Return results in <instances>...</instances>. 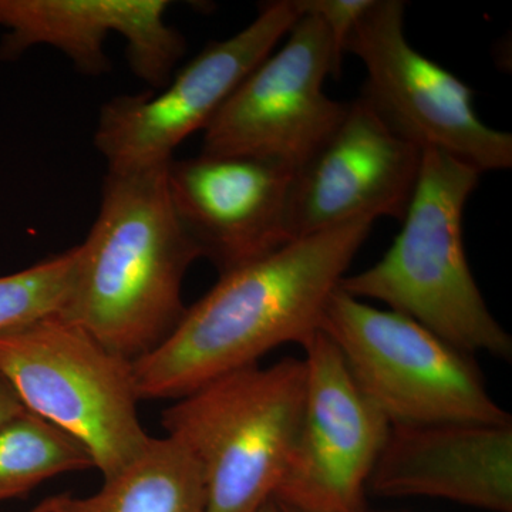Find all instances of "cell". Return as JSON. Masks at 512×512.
<instances>
[{"label":"cell","mask_w":512,"mask_h":512,"mask_svg":"<svg viewBox=\"0 0 512 512\" xmlns=\"http://www.w3.org/2000/svg\"><path fill=\"white\" fill-rule=\"evenodd\" d=\"M357 218L295 239L220 275L160 348L134 362L140 400H178L285 343L319 332L323 312L372 232Z\"/></svg>","instance_id":"obj_1"},{"label":"cell","mask_w":512,"mask_h":512,"mask_svg":"<svg viewBox=\"0 0 512 512\" xmlns=\"http://www.w3.org/2000/svg\"><path fill=\"white\" fill-rule=\"evenodd\" d=\"M28 512H52V501H50V497H47L46 500H43L42 503L36 505L35 508Z\"/></svg>","instance_id":"obj_20"},{"label":"cell","mask_w":512,"mask_h":512,"mask_svg":"<svg viewBox=\"0 0 512 512\" xmlns=\"http://www.w3.org/2000/svg\"><path fill=\"white\" fill-rule=\"evenodd\" d=\"M305 360L248 366L175 400L165 433L197 460L207 512H258L291 460L305 400Z\"/></svg>","instance_id":"obj_4"},{"label":"cell","mask_w":512,"mask_h":512,"mask_svg":"<svg viewBox=\"0 0 512 512\" xmlns=\"http://www.w3.org/2000/svg\"><path fill=\"white\" fill-rule=\"evenodd\" d=\"M165 0H0V60L13 62L35 46L60 50L84 76L111 70L107 37L127 43L131 72L164 89L185 55V39L165 22Z\"/></svg>","instance_id":"obj_13"},{"label":"cell","mask_w":512,"mask_h":512,"mask_svg":"<svg viewBox=\"0 0 512 512\" xmlns=\"http://www.w3.org/2000/svg\"><path fill=\"white\" fill-rule=\"evenodd\" d=\"M302 12L298 0H276L259 8L247 28L212 42L174 74L160 94L119 96L100 110L94 146L107 171L160 167L175 148L204 131L239 84L271 55Z\"/></svg>","instance_id":"obj_9"},{"label":"cell","mask_w":512,"mask_h":512,"mask_svg":"<svg viewBox=\"0 0 512 512\" xmlns=\"http://www.w3.org/2000/svg\"><path fill=\"white\" fill-rule=\"evenodd\" d=\"M279 508H281V511L282 512H305V511H301V510H296V508H292V507H288V505H282V504H279Z\"/></svg>","instance_id":"obj_22"},{"label":"cell","mask_w":512,"mask_h":512,"mask_svg":"<svg viewBox=\"0 0 512 512\" xmlns=\"http://www.w3.org/2000/svg\"><path fill=\"white\" fill-rule=\"evenodd\" d=\"M89 468L94 466L86 448L36 414L26 412L0 427V503Z\"/></svg>","instance_id":"obj_16"},{"label":"cell","mask_w":512,"mask_h":512,"mask_svg":"<svg viewBox=\"0 0 512 512\" xmlns=\"http://www.w3.org/2000/svg\"><path fill=\"white\" fill-rule=\"evenodd\" d=\"M258 512H282L281 508H279L278 503L272 498V500H269L268 503L262 505L261 508H259Z\"/></svg>","instance_id":"obj_21"},{"label":"cell","mask_w":512,"mask_h":512,"mask_svg":"<svg viewBox=\"0 0 512 512\" xmlns=\"http://www.w3.org/2000/svg\"><path fill=\"white\" fill-rule=\"evenodd\" d=\"M320 332L390 424H511L471 355L402 313L342 289L330 296Z\"/></svg>","instance_id":"obj_6"},{"label":"cell","mask_w":512,"mask_h":512,"mask_svg":"<svg viewBox=\"0 0 512 512\" xmlns=\"http://www.w3.org/2000/svg\"><path fill=\"white\" fill-rule=\"evenodd\" d=\"M419 150L393 133L363 97L305 164L293 171L286 201L288 241L357 218L403 221L421 168Z\"/></svg>","instance_id":"obj_11"},{"label":"cell","mask_w":512,"mask_h":512,"mask_svg":"<svg viewBox=\"0 0 512 512\" xmlns=\"http://www.w3.org/2000/svg\"><path fill=\"white\" fill-rule=\"evenodd\" d=\"M323 20L302 13L281 49L239 84L204 130L201 154L249 157L295 171L332 134L349 103L325 93L339 76Z\"/></svg>","instance_id":"obj_8"},{"label":"cell","mask_w":512,"mask_h":512,"mask_svg":"<svg viewBox=\"0 0 512 512\" xmlns=\"http://www.w3.org/2000/svg\"><path fill=\"white\" fill-rule=\"evenodd\" d=\"M367 490L512 512V424H390Z\"/></svg>","instance_id":"obj_14"},{"label":"cell","mask_w":512,"mask_h":512,"mask_svg":"<svg viewBox=\"0 0 512 512\" xmlns=\"http://www.w3.org/2000/svg\"><path fill=\"white\" fill-rule=\"evenodd\" d=\"M0 373L30 413L86 448L103 480L151 439L138 416L134 363L60 313L0 332Z\"/></svg>","instance_id":"obj_5"},{"label":"cell","mask_w":512,"mask_h":512,"mask_svg":"<svg viewBox=\"0 0 512 512\" xmlns=\"http://www.w3.org/2000/svg\"><path fill=\"white\" fill-rule=\"evenodd\" d=\"M167 165L107 171L60 313L133 363L160 348L183 319L184 278L201 259L175 214Z\"/></svg>","instance_id":"obj_2"},{"label":"cell","mask_w":512,"mask_h":512,"mask_svg":"<svg viewBox=\"0 0 512 512\" xmlns=\"http://www.w3.org/2000/svg\"><path fill=\"white\" fill-rule=\"evenodd\" d=\"M52 512H207L204 476L190 451L173 437H151L140 456L97 493L50 497Z\"/></svg>","instance_id":"obj_15"},{"label":"cell","mask_w":512,"mask_h":512,"mask_svg":"<svg viewBox=\"0 0 512 512\" xmlns=\"http://www.w3.org/2000/svg\"><path fill=\"white\" fill-rule=\"evenodd\" d=\"M293 171L249 157L171 160L167 184L178 221L220 275L289 244L286 201Z\"/></svg>","instance_id":"obj_12"},{"label":"cell","mask_w":512,"mask_h":512,"mask_svg":"<svg viewBox=\"0 0 512 512\" xmlns=\"http://www.w3.org/2000/svg\"><path fill=\"white\" fill-rule=\"evenodd\" d=\"M302 346L301 426L274 500L305 512H365L367 481L390 421L357 386L325 333H313Z\"/></svg>","instance_id":"obj_10"},{"label":"cell","mask_w":512,"mask_h":512,"mask_svg":"<svg viewBox=\"0 0 512 512\" xmlns=\"http://www.w3.org/2000/svg\"><path fill=\"white\" fill-rule=\"evenodd\" d=\"M402 0H373L345 53L366 69L363 97L393 133L419 150H437L478 173L512 167V134L483 123L468 84L413 49Z\"/></svg>","instance_id":"obj_7"},{"label":"cell","mask_w":512,"mask_h":512,"mask_svg":"<svg viewBox=\"0 0 512 512\" xmlns=\"http://www.w3.org/2000/svg\"><path fill=\"white\" fill-rule=\"evenodd\" d=\"M481 174L437 150H424L400 234L375 265L346 275L339 289L386 303L451 346L510 360L512 339L476 284L464 248V208Z\"/></svg>","instance_id":"obj_3"},{"label":"cell","mask_w":512,"mask_h":512,"mask_svg":"<svg viewBox=\"0 0 512 512\" xmlns=\"http://www.w3.org/2000/svg\"><path fill=\"white\" fill-rule=\"evenodd\" d=\"M372 3L373 0H298L302 13H312L325 23L340 67L349 36Z\"/></svg>","instance_id":"obj_18"},{"label":"cell","mask_w":512,"mask_h":512,"mask_svg":"<svg viewBox=\"0 0 512 512\" xmlns=\"http://www.w3.org/2000/svg\"><path fill=\"white\" fill-rule=\"evenodd\" d=\"M29 412L9 380L0 373V427Z\"/></svg>","instance_id":"obj_19"},{"label":"cell","mask_w":512,"mask_h":512,"mask_svg":"<svg viewBox=\"0 0 512 512\" xmlns=\"http://www.w3.org/2000/svg\"><path fill=\"white\" fill-rule=\"evenodd\" d=\"M77 247L0 276V332L62 313L72 292Z\"/></svg>","instance_id":"obj_17"}]
</instances>
